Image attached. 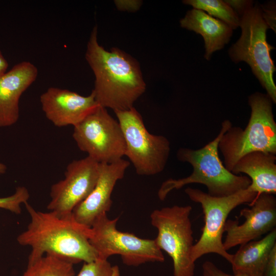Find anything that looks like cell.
<instances>
[{
    "label": "cell",
    "mask_w": 276,
    "mask_h": 276,
    "mask_svg": "<svg viewBox=\"0 0 276 276\" xmlns=\"http://www.w3.org/2000/svg\"><path fill=\"white\" fill-rule=\"evenodd\" d=\"M97 33L95 26L85 56L95 76L93 91L96 100L99 105L113 111L129 110L146 90L139 64L118 48L105 50L98 42Z\"/></svg>",
    "instance_id": "1"
},
{
    "label": "cell",
    "mask_w": 276,
    "mask_h": 276,
    "mask_svg": "<svg viewBox=\"0 0 276 276\" xmlns=\"http://www.w3.org/2000/svg\"><path fill=\"white\" fill-rule=\"evenodd\" d=\"M24 204L30 222L17 241L31 248L28 263L45 254L61 257L73 264L98 258L89 241L90 227L76 221L72 214L62 216L53 211H37L28 202Z\"/></svg>",
    "instance_id": "2"
},
{
    "label": "cell",
    "mask_w": 276,
    "mask_h": 276,
    "mask_svg": "<svg viewBox=\"0 0 276 276\" xmlns=\"http://www.w3.org/2000/svg\"><path fill=\"white\" fill-rule=\"evenodd\" d=\"M228 120L223 121L215 138L198 149L179 148L177 159L189 163L192 173L182 178H169L164 181L157 193L159 200L165 199L168 194L192 183L204 185L209 195L215 197L226 196L246 189L251 184L250 178L243 175H235L224 167L219 155L218 144L223 134L232 126Z\"/></svg>",
    "instance_id": "3"
},
{
    "label": "cell",
    "mask_w": 276,
    "mask_h": 276,
    "mask_svg": "<svg viewBox=\"0 0 276 276\" xmlns=\"http://www.w3.org/2000/svg\"><path fill=\"white\" fill-rule=\"evenodd\" d=\"M248 101L251 113L245 128L232 125L218 144L223 165L230 172L247 153L259 151L276 155V123L272 100L267 94L256 92L248 97Z\"/></svg>",
    "instance_id": "4"
},
{
    "label": "cell",
    "mask_w": 276,
    "mask_h": 276,
    "mask_svg": "<svg viewBox=\"0 0 276 276\" xmlns=\"http://www.w3.org/2000/svg\"><path fill=\"white\" fill-rule=\"evenodd\" d=\"M241 34L228 50L231 59L235 63L244 61L273 103H276V86L273 76L275 71L270 52L274 48L267 41L269 28L264 21L260 6L257 3L247 9L240 17Z\"/></svg>",
    "instance_id": "5"
},
{
    "label": "cell",
    "mask_w": 276,
    "mask_h": 276,
    "mask_svg": "<svg viewBox=\"0 0 276 276\" xmlns=\"http://www.w3.org/2000/svg\"><path fill=\"white\" fill-rule=\"evenodd\" d=\"M185 192L191 200L199 203L204 214V225L202 234L194 244L191 259L194 262L202 256L216 254L231 262L233 255L224 247L222 240L227 218L237 206L251 203L258 195L249 186L232 195L215 197L198 189L188 187Z\"/></svg>",
    "instance_id": "6"
},
{
    "label": "cell",
    "mask_w": 276,
    "mask_h": 276,
    "mask_svg": "<svg viewBox=\"0 0 276 276\" xmlns=\"http://www.w3.org/2000/svg\"><path fill=\"white\" fill-rule=\"evenodd\" d=\"M190 205H173L154 210L151 223L157 230L154 239L160 249L172 259L174 276H194L195 262L191 259L194 245L190 216Z\"/></svg>",
    "instance_id": "7"
},
{
    "label": "cell",
    "mask_w": 276,
    "mask_h": 276,
    "mask_svg": "<svg viewBox=\"0 0 276 276\" xmlns=\"http://www.w3.org/2000/svg\"><path fill=\"white\" fill-rule=\"evenodd\" d=\"M118 217L110 219L105 213L98 217L90 226L89 241L98 258L107 260L112 255H119L123 263L129 266L165 261L163 251L154 239H142L118 230Z\"/></svg>",
    "instance_id": "8"
},
{
    "label": "cell",
    "mask_w": 276,
    "mask_h": 276,
    "mask_svg": "<svg viewBox=\"0 0 276 276\" xmlns=\"http://www.w3.org/2000/svg\"><path fill=\"white\" fill-rule=\"evenodd\" d=\"M125 140L126 156L140 175L157 174L165 169L170 152V143L163 135L150 133L141 114L133 107L114 111Z\"/></svg>",
    "instance_id": "9"
},
{
    "label": "cell",
    "mask_w": 276,
    "mask_h": 276,
    "mask_svg": "<svg viewBox=\"0 0 276 276\" xmlns=\"http://www.w3.org/2000/svg\"><path fill=\"white\" fill-rule=\"evenodd\" d=\"M73 137L79 149L99 164H111L125 156L121 126L100 105L74 127Z\"/></svg>",
    "instance_id": "10"
},
{
    "label": "cell",
    "mask_w": 276,
    "mask_h": 276,
    "mask_svg": "<svg viewBox=\"0 0 276 276\" xmlns=\"http://www.w3.org/2000/svg\"><path fill=\"white\" fill-rule=\"evenodd\" d=\"M100 164L87 156L68 164L62 180L53 184L47 209L66 216L91 193L98 179Z\"/></svg>",
    "instance_id": "11"
},
{
    "label": "cell",
    "mask_w": 276,
    "mask_h": 276,
    "mask_svg": "<svg viewBox=\"0 0 276 276\" xmlns=\"http://www.w3.org/2000/svg\"><path fill=\"white\" fill-rule=\"evenodd\" d=\"M248 208L241 210L240 215L244 221L227 220L224 226L226 233L223 245L228 250L237 245L256 240L268 234L276 225V198L274 195L258 194Z\"/></svg>",
    "instance_id": "12"
},
{
    "label": "cell",
    "mask_w": 276,
    "mask_h": 276,
    "mask_svg": "<svg viewBox=\"0 0 276 276\" xmlns=\"http://www.w3.org/2000/svg\"><path fill=\"white\" fill-rule=\"evenodd\" d=\"M46 118L59 127L80 123L99 105L92 91L87 96L66 89L51 87L40 97Z\"/></svg>",
    "instance_id": "13"
},
{
    "label": "cell",
    "mask_w": 276,
    "mask_h": 276,
    "mask_svg": "<svg viewBox=\"0 0 276 276\" xmlns=\"http://www.w3.org/2000/svg\"><path fill=\"white\" fill-rule=\"evenodd\" d=\"M129 165V162L123 158L111 164H100L99 175L94 188L72 212L76 221L90 227L98 217L110 210L112 191Z\"/></svg>",
    "instance_id": "14"
},
{
    "label": "cell",
    "mask_w": 276,
    "mask_h": 276,
    "mask_svg": "<svg viewBox=\"0 0 276 276\" xmlns=\"http://www.w3.org/2000/svg\"><path fill=\"white\" fill-rule=\"evenodd\" d=\"M38 70L29 61L14 65L0 78V127L12 126L19 117V100L36 80Z\"/></svg>",
    "instance_id": "15"
},
{
    "label": "cell",
    "mask_w": 276,
    "mask_h": 276,
    "mask_svg": "<svg viewBox=\"0 0 276 276\" xmlns=\"http://www.w3.org/2000/svg\"><path fill=\"white\" fill-rule=\"evenodd\" d=\"M235 175L246 174L250 187L258 194H276V155L252 152L241 157L231 171Z\"/></svg>",
    "instance_id": "16"
},
{
    "label": "cell",
    "mask_w": 276,
    "mask_h": 276,
    "mask_svg": "<svg viewBox=\"0 0 276 276\" xmlns=\"http://www.w3.org/2000/svg\"><path fill=\"white\" fill-rule=\"evenodd\" d=\"M180 26L197 34L204 40V58L209 60L215 51L222 49L230 40L233 29L222 21L201 10L188 11L180 20Z\"/></svg>",
    "instance_id": "17"
},
{
    "label": "cell",
    "mask_w": 276,
    "mask_h": 276,
    "mask_svg": "<svg viewBox=\"0 0 276 276\" xmlns=\"http://www.w3.org/2000/svg\"><path fill=\"white\" fill-rule=\"evenodd\" d=\"M276 245L275 228L260 240L240 245L230 263L234 274L263 276L269 255Z\"/></svg>",
    "instance_id": "18"
},
{
    "label": "cell",
    "mask_w": 276,
    "mask_h": 276,
    "mask_svg": "<svg viewBox=\"0 0 276 276\" xmlns=\"http://www.w3.org/2000/svg\"><path fill=\"white\" fill-rule=\"evenodd\" d=\"M74 264L61 257L45 254L28 263L22 276H75Z\"/></svg>",
    "instance_id": "19"
},
{
    "label": "cell",
    "mask_w": 276,
    "mask_h": 276,
    "mask_svg": "<svg viewBox=\"0 0 276 276\" xmlns=\"http://www.w3.org/2000/svg\"><path fill=\"white\" fill-rule=\"evenodd\" d=\"M183 3L194 9L206 12L222 21L233 30L239 27L240 18L224 1L221 0H186Z\"/></svg>",
    "instance_id": "20"
},
{
    "label": "cell",
    "mask_w": 276,
    "mask_h": 276,
    "mask_svg": "<svg viewBox=\"0 0 276 276\" xmlns=\"http://www.w3.org/2000/svg\"><path fill=\"white\" fill-rule=\"evenodd\" d=\"M75 276H120L119 268L111 265L107 260L97 258L84 262L79 273Z\"/></svg>",
    "instance_id": "21"
},
{
    "label": "cell",
    "mask_w": 276,
    "mask_h": 276,
    "mask_svg": "<svg viewBox=\"0 0 276 276\" xmlns=\"http://www.w3.org/2000/svg\"><path fill=\"white\" fill-rule=\"evenodd\" d=\"M29 192L25 187H18L11 196L0 198V208L7 210L16 214L21 212V204L28 202Z\"/></svg>",
    "instance_id": "22"
},
{
    "label": "cell",
    "mask_w": 276,
    "mask_h": 276,
    "mask_svg": "<svg viewBox=\"0 0 276 276\" xmlns=\"http://www.w3.org/2000/svg\"><path fill=\"white\" fill-rule=\"evenodd\" d=\"M263 18L268 26L275 32V6L273 2L261 6Z\"/></svg>",
    "instance_id": "23"
},
{
    "label": "cell",
    "mask_w": 276,
    "mask_h": 276,
    "mask_svg": "<svg viewBox=\"0 0 276 276\" xmlns=\"http://www.w3.org/2000/svg\"><path fill=\"white\" fill-rule=\"evenodd\" d=\"M203 276H245L228 274L218 268L210 261H205L202 266Z\"/></svg>",
    "instance_id": "24"
},
{
    "label": "cell",
    "mask_w": 276,
    "mask_h": 276,
    "mask_svg": "<svg viewBox=\"0 0 276 276\" xmlns=\"http://www.w3.org/2000/svg\"><path fill=\"white\" fill-rule=\"evenodd\" d=\"M224 2L231 7L239 18L247 9L254 5L252 1L227 0Z\"/></svg>",
    "instance_id": "25"
},
{
    "label": "cell",
    "mask_w": 276,
    "mask_h": 276,
    "mask_svg": "<svg viewBox=\"0 0 276 276\" xmlns=\"http://www.w3.org/2000/svg\"><path fill=\"white\" fill-rule=\"evenodd\" d=\"M263 276H276V245L269 255Z\"/></svg>",
    "instance_id": "26"
},
{
    "label": "cell",
    "mask_w": 276,
    "mask_h": 276,
    "mask_svg": "<svg viewBox=\"0 0 276 276\" xmlns=\"http://www.w3.org/2000/svg\"><path fill=\"white\" fill-rule=\"evenodd\" d=\"M9 64L0 50V78L7 71Z\"/></svg>",
    "instance_id": "27"
},
{
    "label": "cell",
    "mask_w": 276,
    "mask_h": 276,
    "mask_svg": "<svg viewBox=\"0 0 276 276\" xmlns=\"http://www.w3.org/2000/svg\"><path fill=\"white\" fill-rule=\"evenodd\" d=\"M6 170H7L6 166L2 163H0V174L5 173Z\"/></svg>",
    "instance_id": "28"
}]
</instances>
